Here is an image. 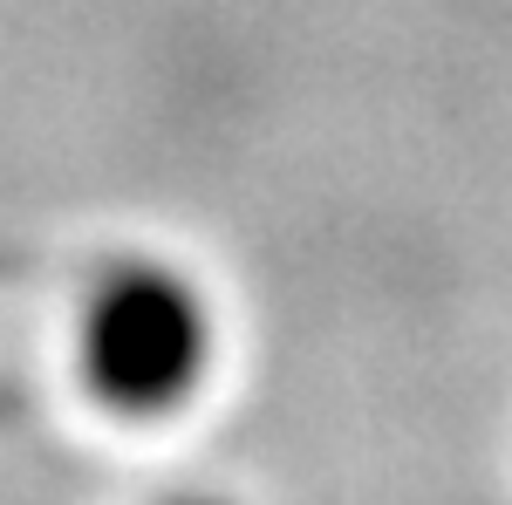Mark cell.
I'll return each mask as SVG.
<instances>
[{
  "instance_id": "6da1fadb",
  "label": "cell",
  "mask_w": 512,
  "mask_h": 505,
  "mask_svg": "<svg viewBox=\"0 0 512 505\" xmlns=\"http://www.w3.org/2000/svg\"><path fill=\"white\" fill-rule=\"evenodd\" d=\"M219 308L164 253H123L82 287L76 383L123 424H164L212 383Z\"/></svg>"
},
{
  "instance_id": "7a4b0ae2",
  "label": "cell",
  "mask_w": 512,
  "mask_h": 505,
  "mask_svg": "<svg viewBox=\"0 0 512 505\" xmlns=\"http://www.w3.org/2000/svg\"><path fill=\"white\" fill-rule=\"evenodd\" d=\"M158 505H233V499H219V492H171V499Z\"/></svg>"
}]
</instances>
